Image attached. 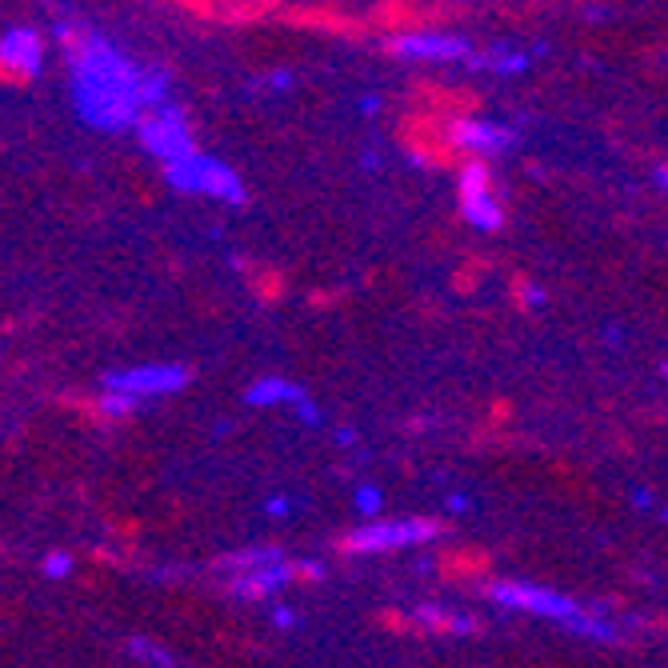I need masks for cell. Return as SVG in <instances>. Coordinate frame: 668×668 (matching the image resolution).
<instances>
[{"instance_id":"cell-26","label":"cell","mask_w":668,"mask_h":668,"mask_svg":"<svg viewBox=\"0 0 668 668\" xmlns=\"http://www.w3.org/2000/svg\"><path fill=\"white\" fill-rule=\"evenodd\" d=\"M464 508H468V496H464V492H452V496H448V512H464Z\"/></svg>"},{"instance_id":"cell-5","label":"cell","mask_w":668,"mask_h":668,"mask_svg":"<svg viewBox=\"0 0 668 668\" xmlns=\"http://www.w3.org/2000/svg\"><path fill=\"white\" fill-rule=\"evenodd\" d=\"M136 140L160 164H176V160H184V156L196 152V140H192V128H188V112L176 100L144 112L140 124H136Z\"/></svg>"},{"instance_id":"cell-2","label":"cell","mask_w":668,"mask_h":668,"mask_svg":"<svg viewBox=\"0 0 668 668\" xmlns=\"http://www.w3.org/2000/svg\"><path fill=\"white\" fill-rule=\"evenodd\" d=\"M488 600H496L500 608H512V612H528V616H540V620H552V624H564L580 636H592V640H612V624L596 612H588L580 600L548 588V584H528V580H492L488 584Z\"/></svg>"},{"instance_id":"cell-15","label":"cell","mask_w":668,"mask_h":668,"mask_svg":"<svg viewBox=\"0 0 668 668\" xmlns=\"http://www.w3.org/2000/svg\"><path fill=\"white\" fill-rule=\"evenodd\" d=\"M276 560H284L280 548H272V544H252V548H240V552L220 556V568H228V572L236 576V572H248V568H260V564H276Z\"/></svg>"},{"instance_id":"cell-8","label":"cell","mask_w":668,"mask_h":668,"mask_svg":"<svg viewBox=\"0 0 668 668\" xmlns=\"http://www.w3.org/2000/svg\"><path fill=\"white\" fill-rule=\"evenodd\" d=\"M456 196H460V216L476 232H500L504 228V204L492 188V172L484 160H468L456 176Z\"/></svg>"},{"instance_id":"cell-11","label":"cell","mask_w":668,"mask_h":668,"mask_svg":"<svg viewBox=\"0 0 668 668\" xmlns=\"http://www.w3.org/2000/svg\"><path fill=\"white\" fill-rule=\"evenodd\" d=\"M292 576H296V568H292L288 560H276V564H260V568H248V572L228 576V592H232L236 600H268V596H276Z\"/></svg>"},{"instance_id":"cell-17","label":"cell","mask_w":668,"mask_h":668,"mask_svg":"<svg viewBox=\"0 0 668 668\" xmlns=\"http://www.w3.org/2000/svg\"><path fill=\"white\" fill-rule=\"evenodd\" d=\"M352 504H356V512H360V516L380 520V504H384L380 484H356V488H352Z\"/></svg>"},{"instance_id":"cell-1","label":"cell","mask_w":668,"mask_h":668,"mask_svg":"<svg viewBox=\"0 0 668 668\" xmlns=\"http://www.w3.org/2000/svg\"><path fill=\"white\" fill-rule=\"evenodd\" d=\"M56 40L68 48V92L72 108L88 128L124 132L136 128L144 112L172 100L168 72L136 64L112 36L96 28L56 24Z\"/></svg>"},{"instance_id":"cell-21","label":"cell","mask_w":668,"mask_h":668,"mask_svg":"<svg viewBox=\"0 0 668 668\" xmlns=\"http://www.w3.org/2000/svg\"><path fill=\"white\" fill-rule=\"evenodd\" d=\"M264 512H268L272 520H280V516H288V512H292V500H288V496H268Z\"/></svg>"},{"instance_id":"cell-16","label":"cell","mask_w":668,"mask_h":668,"mask_svg":"<svg viewBox=\"0 0 668 668\" xmlns=\"http://www.w3.org/2000/svg\"><path fill=\"white\" fill-rule=\"evenodd\" d=\"M124 648H128V656H132V660H140L144 668H176L172 652H168L164 644L148 640V636H132V640H128Z\"/></svg>"},{"instance_id":"cell-22","label":"cell","mask_w":668,"mask_h":668,"mask_svg":"<svg viewBox=\"0 0 668 668\" xmlns=\"http://www.w3.org/2000/svg\"><path fill=\"white\" fill-rule=\"evenodd\" d=\"M264 84H272V88L280 92V88H288V84H292V72H284V68H280V72H268V76H264Z\"/></svg>"},{"instance_id":"cell-14","label":"cell","mask_w":668,"mask_h":668,"mask_svg":"<svg viewBox=\"0 0 668 668\" xmlns=\"http://www.w3.org/2000/svg\"><path fill=\"white\" fill-rule=\"evenodd\" d=\"M412 616H416V624H424V628H432V632H456V636H464V632L476 628L472 616L452 612V608H440V604H416Z\"/></svg>"},{"instance_id":"cell-19","label":"cell","mask_w":668,"mask_h":668,"mask_svg":"<svg viewBox=\"0 0 668 668\" xmlns=\"http://www.w3.org/2000/svg\"><path fill=\"white\" fill-rule=\"evenodd\" d=\"M40 572H44L48 580H64V576L72 572V556H68V552H60V548H52V552L40 560Z\"/></svg>"},{"instance_id":"cell-6","label":"cell","mask_w":668,"mask_h":668,"mask_svg":"<svg viewBox=\"0 0 668 668\" xmlns=\"http://www.w3.org/2000/svg\"><path fill=\"white\" fill-rule=\"evenodd\" d=\"M388 56L396 60H412V64H468L476 52L468 44V36L460 32H440V28H412V32H396L384 40Z\"/></svg>"},{"instance_id":"cell-24","label":"cell","mask_w":668,"mask_h":668,"mask_svg":"<svg viewBox=\"0 0 668 668\" xmlns=\"http://www.w3.org/2000/svg\"><path fill=\"white\" fill-rule=\"evenodd\" d=\"M524 304H528V308H540V304H544V292H540V288H524Z\"/></svg>"},{"instance_id":"cell-23","label":"cell","mask_w":668,"mask_h":668,"mask_svg":"<svg viewBox=\"0 0 668 668\" xmlns=\"http://www.w3.org/2000/svg\"><path fill=\"white\" fill-rule=\"evenodd\" d=\"M364 116H372V112H380V96H360V104H356Z\"/></svg>"},{"instance_id":"cell-27","label":"cell","mask_w":668,"mask_h":668,"mask_svg":"<svg viewBox=\"0 0 668 668\" xmlns=\"http://www.w3.org/2000/svg\"><path fill=\"white\" fill-rule=\"evenodd\" d=\"M652 180H656V184H660V188L668 192V164H656V172H652Z\"/></svg>"},{"instance_id":"cell-3","label":"cell","mask_w":668,"mask_h":668,"mask_svg":"<svg viewBox=\"0 0 668 668\" xmlns=\"http://www.w3.org/2000/svg\"><path fill=\"white\" fill-rule=\"evenodd\" d=\"M164 180H168L176 192L204 196V200H220V204H232V208H240V204L248 200V188H244L240 172H236L228 160H220V156H212V152H200V148H196L192 156L176 160V164H164Z\"/></svg>"},{"instance_id":"cell-13","label":"cell","mask_w":668,"mask_h":668,"mask_svg":"<svg viewBox=\"0 0 668 668\" xmlns=\"http://www.w3.org/2000/svg\"><path fill=\"white\" fill-rule=\"evenodd\" d=\"M528 64H532V56L528 52H520V48H488V52H476L472 60H468V68H480V72H496V76H520V72H528Z\"/></svg>"},{"instance_id":"cell-4","label":"cell","mask_w":668,"mask_h":668,"mask_svg":"<svg viewBox=\"0 0 668 668\" xmlns=\"http://www.w3.org/2000/svg\"><path fill=\"white\" fill-rule=\"evenodd\" d=\"M440 536V524L428 516H396V520H368L344 536V552L356 556H376V552H396V548H416Z\"/></svg>"},{"instance_id":"cell-10","label":"cell","mask_w":668,"mask_h":668,"mask_svg":"<svg viewBox=\"0 0 668 668\" xmlns=\"http://www.w3.org/2000/svg\"><path fill=\"white\" fill-rule=\"evenodd\" d=\"M44 68V40L28 24H12L0 32V72L16 80H32Z\"/></svg>"},{"instance_id":"cell-20","label":"cell","mask_w":668,"mask_h":668,"mask_svg":"<svg viewBox=\"0 0 668 668\" xmlns=\"http://www.w3.org/2000/svg\"><path fill=\"white\" fill-rule=\"evenodd\" d=\"M268 616H272V624H276V628H296V624H300V616H296L288 604H272V612H268Z\"/></svg>"},{"instance_id":"cell-25","label":"cell","mask_w":668,"mask_h":668,"mask_svg":"<svg viewBox=\"0 0 668 668\" xmlns=\"http://www.w3.org/2000/svg\"><path fill=\"white\" fill-rule=\"evenodd\" d=\"M632 504H636V508H652V496H648V488H632Z\"/></svg>"},{"instance_id":"cell-12","label":"cell","mask_w":668,"mask_h":668,"mask_svg":"<svg viewBox=\"0 0 668 668\" xmlns=\"http://www.w3.org/2000/svg\"><path fill=\"white\" fill-rule=\"evenodd\" d=\"M308 400V392L296 384V380H288V376H256L248 388H244V404L248 408H300Z\"/></svg>"},{"instance_id":"cell-9","label":"cell","mask_w":668,"mask_h":668,"mask_svg":"<svg viewBox=\"0 0 668 668\" xmlns=\"http://www.w3.org/2000/svg\"><path fill=\"white\" fill-rule=\"evenodd\" d=\"M516 140H520V132L512 124H504V120H492V116H460V120L448 124V144L468 152L472 160L508 152Z\"/></svg>"},{"instance_id":"cell-7","label":"cell","mask_w":668,"mask_h":668,"mask_svg":"<svg viewBox=\"0 0 668 668\" xmlns=\"http://www.w3.org/2000/svg\"><path fill=\"white\" fill-rule=\"evenodd\" d=\"M104 392H120L128 400H152V396H172L188 384V368L172 364V360H152V364H128V368H112L104 372Z\"/></svg>"},{"instance_id":"cell-28","label":"cell","mask_w":668,"mask_h":668,"mask_svg":"<svg viewBox=\"0 0 668 668\" xmlns=\"http://www.w3.org/2000/svg\"><path fill=\"white\" fill-rule=\"evenodd\" d=\"M352 440H356V432H348V428L336 432V444H352Z\"/></svg>"},{"instance_id":"cell-18","label":"cell","mask_w":668,"mask_h":668,"mask_svg":"<svg viewBox=\"0 0 668 668\" xmlns=\"http://www.w3.org/2000/svg\"><path fill=\"white\" fill-rule=\"evenodd\" d=\"M140 404L136 400H128V396H120V392H100V400H96V412L100 416H112V420H120V416H128V412H136Z\"/></svg>"}]
</instances>
